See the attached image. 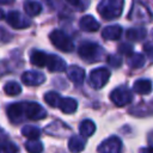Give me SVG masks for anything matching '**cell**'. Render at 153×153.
<instances>
[{
  "label": "cell",
  "mask_w": 153,
  "mask_h": 153,
  "mask_svg": "<svg viewBox=\"0 0 153 153\" xmlns=\"http://www.w3.org/2000/svg\"><path fill=\"white\" fill-rule=\"evenodd\" d=\"M7 116L12 123H22L25 120L38 121L47 116L45 109L35 102L13 103L7 108Z\"/></svg>",
  "instance_id": "cell-1"
},
{
  "label": "cell",
  "mask_w": 153,
  "mask_h": 153,
  "mask_svg": "<svg viewBox=\"0 0 153 153\" xmlns=\"http://www.w3.org/2000/svg\"><path fill=\"white\" fill-rule=\"evenodd\" d=\"M124 0H100L97 11L105 20H112L122 14Z\"/></svg>",
  "instance_id": "cell-2"
},
{
  "label": "cell",
  "mask_w": 153,
  "mask_h": 153,
  "mask_svg": "<svg viewBox=\"0 0 153 153\" xmlns=\"http://www.w3.org/2000/svg\"><path fill=\"white\" fill-rule=\"evenodd\" d=\"M78 54L84 61L92 63L102 60V57L104 56V50L99 44L94 42H84L79 45Z\"/></svg>",
  "instance_id": "cell-3"
},
{
  "label": "cell",
  "mask_w": 153,
  "mask_h": 153,
  "mask_svg": "<svg viewBox=\"0 0 153 153\" xmlns=\"http://www.w3.org/2000/svg\"><path fill=\"white\" fill-rule=\"evenodd\" d=\"M49 39L53 43V45L61 51L69 53L74 50V43L72 38L62 30H59V29L53 30L49 35Z\"/></svg>",
  "instance_id": "cell-4"
},
{
  "label": "cell",
  "mask_w": 153,
  "mask_h": 153,
  "mask_svg": "<svg viewBox=\"0 0 153 153\" xmlns=\"http://www.w3.org/2000/svg\"><path fill=\"white\" fill-rule=\"evenodd\" d=\"M129 19L141 22V23L149 22L151 20V11L147 8V6H145V4L135 0L133 2L131 10L129 12Z\"/></svg>",
  "instance_id": "cell-5"
},
{
  "label": "cell",
  "mask_w": 153,
  "mask_h": 153,
  "mask_svg": "<svg viewBox=\"0 0 153 153\" xmlns=\"http://www.w3.org/2000/svg\"><path fill=\"white\" fill-rule=\"evenodd\" d=\"M110 99L112 103H115V105L123 106V105L131 103L133 94H131V91L129 88H127L124 86H120L110 93Z\"/></svg>",
  "instance_id": "cell-6"
},
{
  "label": "cell",
  "mask_w": 153,
  "mask_h": 153,
  "mask_svg": "<svg viewBox=\"0 0 153 153\" xmlns=\"http://www.w3.org/2000/svg\"><path fill=\"white\" fill-rule=\"evenodd\" d=\"M110 76V71L105 67H98L96 69H92L90 73V82L94 88L103 87Z\"/></svg>",
  "instance_id": "cell-7"
},
{
  "label": "cell",
  "mask_w": 153,
  "mask_h": 153,
  "mask_svg": "<svg viewBox=\"0 0 153 153\" xmlns=\"http://www.w3.org/2000/svg\"><path fill=\"white\" fill-rule=\"evenodd\" d=\"M6 20L13 29H26L31 25L29 16L26 17L22 14L19 11H10L6 16Z\"/></svg>",
  "instance_id": "cell-8"
},
{
  "label": "cell",
  "mask_w": 153,
  "mask_h": 153,
  "mask_svg": "<svg viewBox=\"0 0 153 153\" xmlns=\"http://www.w3.org/2000/svg\"><path fill=\"white\" fill-rule=\"evenodd\" d=\"M122 141L117 136H110L98 147V153H121Z\"/></svg>",
  "instance_id": "cell-9"
},
{
  "label": "cell",
  "mask_w": 153,
  "mask_h": 153,
  "mask_svg": "<svg viewBox=\"0 0 153 153\" xmlns=\"http://www.w3.org/2000/svg\"><path fill=\"white\" fill-rule=\"evenodd\" d=\"M22 81L27 86H38L45 81V76L41 72L26 71L22 75Z\"/></svg>",
  "instance_id": "cell-10"
},
{
  "label": "cell",
  "mask_w": 153,
  "mask_h": 153,
  "mask_svg": "<svg viewBox=\"0 0 153 153\" xmlns=\"http://www.w3.org/2000/svg\"><path fill=\"white\" fill-rule=\"evenodd\" d=\"M45 67H47L50 72H63V71H66L67 65H66L65 60L61 59L60 56L49 54L48 57H47Z\"/></svg>",
  "instance_id": "cell-11"
},
{
  "label": "cell",
  "mask_w": 153,
  "mask_h": 153,
  "mask_svg": "<svg viewBox=\"0 0 153 153\" xmlns=\"http://www.w3.org/2000/svg\"><path fill=\"white\" fill-rule=\"evenodd\" d=\"M79 26L82 31H87V32H94L99 29V23L97 22V19L91 16V14H86L84 17L80 18L79 20Z\"/></svg>",
  "instance_id": "cell-12"
},
{
  "label": "cell",
  "mask_w": 153,
  "mask_h": 153,
  "mask_svg": "<svg viewBox=\"0 0 153 153\" xmlns=\"http://www.w3.org/2000/svg\"><path fill=\"white\" fill-rule=\"evenodd\" d=\"M66 71H67V76L71 81H73L74 84H78V85L82 84V81L85 79V71L81 67L73 65V66L66 68Z\"/></svg>",
  "instance_id": "cell-13"
},
{
  "label": "cell",
  "mask_w": 153,
  "mask_h": 153,
  "mask_svg": "<svg viewBox=\"0 0 153 153\" xmlns=\"http://www.w3.org/2000/svg\"><path fill=\"white\" fill-rule=\"evenodd\" d=\"M122 32L123 30L120 25H109L105 26L104 30L102 31V37L106 41H115L122 36Z\"/></svg>",
  "instance_id": "cell-14"
},
{
  "label": "cell",
  "mask_w": 153,
  "mask_h": 153,
  "mask_svg": "<svg viewBox=\"0 0 153 153\" xmlns=\"http://www.w3.org/2000/svg\"><path fill=\"white\" fill-rule=\"evenodd\" d=\"M57 108L62 112H65V114H73V112H75V110L78 108V103H76L75 99L69 98V97H67V98H60L59 104H57Z\"/></svg>",
  "instance_id": "cell-15"
},
{
  "label": "cell",
  "mask_w": 153,
  "mask_h": 153,
  "mask_svg": "<svg viewBox=\"0 0 153 153\" xmlns=\"http://www.w3.org/2000/svg\"><path fill=\"white\" fill-rule=\"evenodd\" d=\"M152 90V82L149 79H139L133 85V91L139 94H148Z\"/></svg>",
  "instance_id": "cell-16"
},
{
  "label": "cell",
  "mask_w": 153,
  "mask_h": 153,
  "mask_svg": "<svg viewBox=\"0 0 153 153\" xmlns=\"http://www.w3.org/2000/svg\"><path fill=\"white\" fill-rule=\"evenodd\" d=\"M146 35H147V31L145 27H130L126 31V37L133 42L142 41L146 37Z\"/></svg>",
  "instance_id": "cell-17"
},
{
  "label": "cell",
  "mask_w": 153,
  "mask_h": 153,
  "mask_svg": "<svg viewBox=\"0 0 153 153\" xmlns=\"http://www.w3.org/2000/svg\"><path fill=\"white\" fill-rule=\"evenodd\" d=\"M24 11L30 17H36L42 12V5L36 0H25Z\"/></svg>",
  "instance_id": "cell-18"
},
{
  "label": "cell",
  "mask_w": 153,
  "mask_h": 153,
  "mask_svg": "<svg viewBox=\"0 0 153 153\" xmlns=\"http://www.w3.org/2000/svg\"><path fill=\"white\" fill-rule=\"evenodd\" d=\"M68 148L73 153H79L85 148V137L74 135L68 141Z\"/></svg>",
  "instance_id": "cell-19"
},
{
  "label": "cell",
  "mask_w": 153,
  "mask_h": 153,
  "mask_svg": "<svg viewBox=\"0 0 153 153\" xmlns=\"http://www.w3.org/2000/svg\"><path fill=\"white\" fill-rule=\"evenodd\" d=\"M47 57L48 54H45L44 51L41 50H33L30 55V61L33 66L36 67H45V62H47Z\"/></svg>",
  "instance_id": "cell-20"
},
{
  "label": "cell",
  "mask_w": 153,
  "mask_h": 153,
  "mask_svg": "<svg viewBox=\"0 0 153 153\" xmlns=\"http://www.w3.org/2000/svg\"><path fill=\"white\" fill-rule=\"evenodd\" d=\"M96 130V124L91 120H85L80 123L79 126V133L81 134L82 137H88L91 136Z\"/></svg>",
  "instance_id": "cell-21"
},
{
  "label": "cell",
  "mask_w": 153,
  "mask_h": 153,
  "mask_svg": "<svg viewBox=\"0 0 153 153\" xmlns=\"http://www.w3.org/2000/svg\"><path fill=\"white\" fill-rule=\"evenodd\" d=\"M128 65L131 68H141L145 65V56L139 53H131L128 56Z\"/></svg>",
  "instance_id": "cell-22"
},
{
  "label": "cell",
  "mask_w": 153,
  "mask_h": 153,
  "mask_svg": "<svg viewBox=\"0 0 153 153\" xmlns=\"http://www.w3.org/2000/svg\"><path fill=\"white\" fill-rule=\"evenodd\" d=\"M22 134L27 137L29 140H33V139H38L41 135V130L37 127L33 126H24L22 128Z\"/></svg>",
  "instance_id": "cell-23"
},
{
  "label": "cell",
  "mask_w": 153,
  "mask_h": 153,
  "mask_svg": "<svg viewBox=\"0 0 153 153\" xmlns=\"http://www.w3.org/2000/svg\"><path fill=\"white\" fill-rule=\"evenodd\" d=\"M4 92L6 94H8V96H17V94H19L22 92V86L16 81H10V82H7L5 85Z\"/></svg>",
  "instance_id": "cell-24"
},
{
  "label": "cell",
  "mask_w": 153,
  "mask_h": 153,
  "mask_svg": "<svg viewBox=\"0 0 153 153\" xmlns=\"http://www.w3.org/2000/svg\"><path fill=\"white\" fill-rule=\"evenodd\" d=\"M25 148L30 153H41L43 151V145L41 141H37V139H33V140H29L25 143Z\"/></svg>",
  "instance_id": "cell-25"
},
{
  "label": "cell",
  "mask_w": 153,
  "mask_h": 153,
  "mask_svg": "<svg viewBox=\"0 0 153 153\" xmlns=\"http://www.w3.org/2000/svg\"><path fill=\"white\" fill-rule=\"evenodd\" d=\"M60 94L55 91H50L48 93H45L44 96V100L53 108H57V104H59V100H60Z\"/></svg>",
  "instance_id": "cell-26"
},
{
  "label": "cell",
  "mask_w": 153,
  "mask_h": 153,
  "mask_svg": "<svg viewBox=\"0 0 153 153\" xmlns=\"http://www.w3.org/2000/svg\"><path fill=\"white\" fill-rule=\"evenodd\" d=\"M18 147L11 141H1L0 142V153H17Z\"/></svg>",
  "instance_id": "cell-27"
},
{
  "label": "cell",
  "mask_w": 153,
  "mask_h": 153,
  "mask_svg": "<svg viewBox=\"0 0 153 153\" xmlns=\"http://www.w3.org/2000/svg\"><path fill=\"white\" fill-rule=\"evenodd\" d=\"M118 51L126 56H129L131 53H133V47L128 43H122L118 45Z\"/></svg>",
  "instance_id": "cell-28"
},
{
  "label": "cell",
  "mask_w": 153,
  "mask_h": 153,
  "mask_svg": "<svg viewBox=\"0 0 153 153\" xmlns=\"http://www.w3.org/2000/svg\"><path fill=\"white\" fill-rule=\"evenodd\" d=\"M108 62L112 67H120L122 65V59L118 57V56H115V55H110L108 57Z\"/></svg>",
  "instance_id": "cell-29"
},
{
  "label": "cell",
  "mask_w": 153,
  "mask_h": 153,
  "mask_svg": "<svg viewBox=\"0 0 153 153\" xmlns=\"http://www.w3.org/2000/svg\"><path fill=\"white\" fill-rule=\"evenodd\" d=\"M12 38V36L10 35V32H7L4 27H0V41L1 42H8Z\"/></svg>",
  "instance_id": "cell-30"
},
{
  "label": "cell",
  "mask_w": 153,
  "mask_h": 153,
  "mask_svg": "<svg viewBox=\"0 0 153 153\" xmlns=\"http://www.w3.org/2000/svg\"><path fill=\"white\" fill-rule=\"evenodd\" d=\"M69 5H72V6H74V7H79L80 5H81V0H66Z\"/></svg>",
  "instance_id": "cell-31"
},
{
  "label": "cell",
  "mask_w": 153,
  "mask_h": 153,
  "mask_svg": "<svg viewBox=\"0 0 153 153\" xmlns=\"http://www.w3.org/2000/svg\"><path fill=\"white\" fill-rule=\"evenodd\" d=\"M145 50L147 51L148 56H151V54H152V48H151V43H149V42H148V43L145 45Z\"/></svg>",
  "instance_id": "cell-32"
},
{
  "label": "cell",
  "mask_w": 153,
  "mask_h": 153,
  "mask_svg": "<svg viewBox=\"0 0 153 153\" xmlns=\"http://www.w3.org/2000/svg\"><path fill=\"white\" fill-rule=\"evenodd\" d=\"M141 152H142V153H151V146H148V147L145 148V149H141Z\"/></svg>",
  "instance_id": "cell-33"
},
{
  "label": "cell",
  "mask_w": 153,
  "mask_h": 153,
  "mask_svg": "<svg viewBox=\"0 0 153 153\" xmlns=\"http://www.w3.org/2000/svg\"><path fill=\"white\" fill-rule=\"evenodd\" d=\"M13 0H0V4H10L12 2Z\"/></svg>",
  "instance_id": "cell-34"
},
{
  "label": "cell",
  "mask_w": 153,
  "mask_h": 153,
  "mask_svg": "<svg viewBox=\"0 0 153 153\" xmlns=\"http://www.w3.org/2000/svg\"><path fill=\"white\" fill-rule=\"evenodd\" d=\"M4 17H5V14H4V11H2L1 8H0V20H1V19L4 18Z\"/></svg>",
  "instance_id": "cell-35"
}]
</instances>
